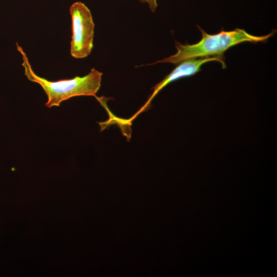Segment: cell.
Segmentation results:
<instances>
[{
  "label": "cell",
  "mask_w": 277,
  "mask_h": 277,
  "mask_svg": "<svg viewBox=\"0 0 277 277\" xmlns=\"http://www.w3.org/2000/svg\"><path fill=\"white\" fill-rule=\"evenodd\" d=\"M16 47L22 56L25 75L29 81L38 84L42 87L47 96L45 106L48 108L58 107L62 102L74 96L96 97L101 87L102 72L92 68L88 74L83 77L76 76L70 79L49 81L35 74L23 48L17 43Z\"/></svg>",
  "instance_id": "obj_2"
},
{
  "label": "cell",
  "mask_w": 277,
  "mask_h": 277,
  "mask_svg": "<svg viewBox=\"0 0 277 277\" xmlns=\"http://www.w3.org/2000/svg\"><path fill=\"white\" fill-rule=\"evenodd\" d=\"M224 60L225 57L224 55L214 56L211 57L189 58L178 63L176 67L170 73L166 75L162 81L151 88L153 91L147 101L133 116L129 119L125 120L126 123L130 125L132 121L141 113L147 110L150 107L151 102L154 97L160 91L170 83L180 78L191 76L195 74L201 70V67L204 64L209 62H219L222 64L223 68H226V65L225 63Z\"/></svg>",
  "instance_id": "obj_4"
},
{
  "label": "cell",
  "mask_w": 277,
  "mask_h": 277,
  "mask_svg": "<svg viewBox=\"0 0 277 277\" xmlns=\"http://www.w3.org/2000/svg\"><path fill=\"white\" fill-rule=\"evenodd\" d=\"M143 3H147L152 12H154L157 7V0H139Z\"/></svg>",
  "instance_id": "obj_5"
},
{
  "label": "cell",
  "mask_w": 277,
  "mask_h": 277,
  "mask_svg": "<svg viewBox=\"0 0 277 277\" xmlns=\"http://www.w3.org/2000/svg\"><path fill=\"white\" fill-rule=\"evenodd\" d=\"M72 22L70 53L75 58L88 56L93 47L94 24L89 8L82 2L73 3L70 7Z\"/></svg>",
  "instance_id": "obj_3"
},
{
  "label": "cell",
  "mask_w": 277,
  "mask_h": 277,
  "mask_svg": "<svg viewBox=\"0 0 277 277\" xmlns=\"http://www.w3.org/2000/svg\"><path fill=\"white\" fill-rule=\"evenodd\" d=\"M197 28L202 34V38L198 43L192 44H182L175 41V46L177 52L168 57L157 61L154 64L159 63H169L177 64L189 58L209 56H223V53L229 48L243 42H265L275 32L262 36H256L248 33L242 29L236 28L233 30H222L214 34L206 33L199 26Z\"/></svg>",
  "instance_id": "obj_1"
}]
</instances>
